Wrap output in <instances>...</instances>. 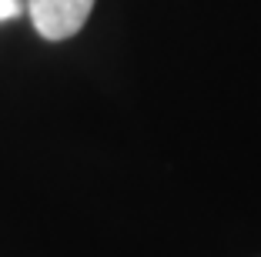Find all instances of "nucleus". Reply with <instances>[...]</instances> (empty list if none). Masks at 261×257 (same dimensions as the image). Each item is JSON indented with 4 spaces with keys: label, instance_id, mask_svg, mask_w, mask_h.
I'll use <instances>...</instances> for the list:
<instances>
[{
    "label": "nucleus",
    "instance_id": "nucleus-1",
    "mask_svg": "<svg viewBox=\"0 0 261 257\" xmlns=\"http://www.w3.org/2000/svg\"><path fill=\"white\" fill-rule=\"evenodd\" d=\"M27 10L44 40H67L87 23L94 0H27Z\"/></svg>",
    "mask_w": 261,
    "mask_h": 257
},
{
    "label": "nucleus",
    "instance_id": "nucleus-2",
    "mask_svg": "<svg viewBox=\"0 0 261 257\" xmlns=\"http://www.w3.org/2000/svg\"><path fill=\"white\" fill-rule=\"evenodd\" d=\"M20 0H0V20H10V17H17L20 14Z\"/></svg>",
    "mask_w": 261,
    "mask_h": 257
}]
</instances>
